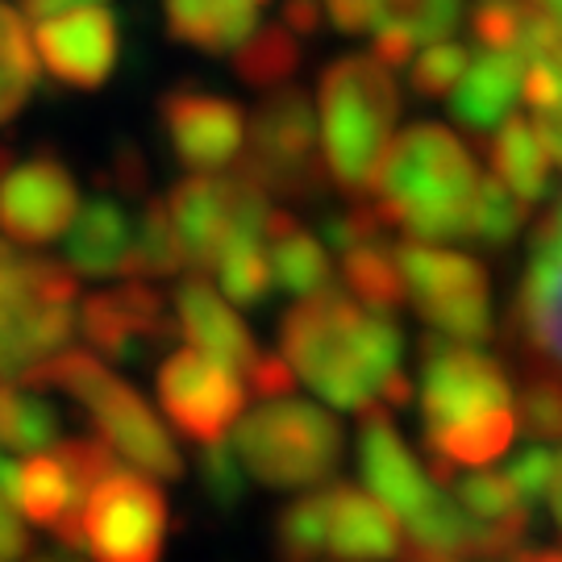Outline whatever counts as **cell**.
I'll use <instances>...</instances> for the list:
<instances>
[{
  "label": "cell",
  "instance_id": "e0dca14e",
  "mask_svg": "<svg viewBox=\"0 0 562 562\" xmlns=\"http://www.w3.org/2000/svg\"><path fill=\"white\" fill-rule=\"evenodd\" d=\"M359 467L362 480L371 487V496L392 513L413 525L425 513V504L434 501L438 483H429L422 462L413 459V450L401 442L396 425L383 417V408H362L359 425Z\"/></svg>",
  "mask_w": 562,
  "mask_h": 562
},
{
  "label": "cell",
  "instance_id": "44dd1931",
  "mask_svg": "<svg viewBox=\"0 0 562 562\" xmlns=\"http://www.w3.org/2000/svg\"><path fill=\"white\" fill-rule=\"evenodd\" d=\"M446 492H454V504L483 529L492 562L508 559L521 546L525 529H529V508H525L521 496L513 492V483L504 480L501 471H483V475H467V480L450 475Z\"/></svg>",
  "mask_w": 562,
  "mask_h": 562
},
{
  "label": "cell",
  "instance_id": "f907efd6",
  "mask_svg": "<svg viewBox=\"0 0 562 562\" xmlns=\"http://www.w3.org/2000/svg\"><path fill=\"white\" fill-rule=\"evenodd\" d=\"M508 562H562V550H513L508 554Z\"/></svg>",
  "mask_w": 562,
  "mask_h": 562
},
{
  "label": "cell",
  "instance_id": "83f0119b",
  "mask_svg": "<svg viewBox=\"0 0 562 562\" xmlns=\"http://www.w3.org/2000/svg\"><path fill=\"white\" fill-rule=\"evenodd\" d=\"M459 13L462 0H371V30H392L413 46H429L450 38Z\"/></svg>",
  "mask_w": 562,
  "mask_h": 562
},
{
  "label": "cell",
  "instance_id": "6da1fadb",
  "mask_svg": "<svg viewBox=\"0 0 562 562\" xmlns=\"http://www.w3.org/2000/svg\"><path fill=\"white\" fill-rule=\"evenodd\" d=\"M280 346L292 375L346 413L383 401V392L404 375L401 325L334 288L301 301L283 317Z\"/></svg>",
  "mask_w": 562,
  "mask_h": 562
},
{
  "label": "cell",
  "instance_id": "7bdbcfd3",
  "mask_svg": "<svg viewBox=\"0 0 562 562\" xmlns=\"http://www.w3.org/2000/svg\"><path fill=\"white\" fill-rule=\"evenodd\" d=\"M246 380L255 387V396H267V401H280V396H292V367L280 359V355H259V359L250 362V371H246Z\"/></svg>",
  "mask_w": 562,
  "mask_h": 562
},
{
  "label": "cell",
  "instance_id": "db71d44e",
  "mask_svg": "<svg viewBox=\"0 0 562 562\" xmlns=\"http://www.w3.org/2000/svg\"><path fill=\"white\" fill-rule=\"evenodd\" d=\"M4 176H9V150L0 146V180H4Z\"/></svg>",
  "mask_w": 562,
  "mask_h": 562
},
{
  "label": "cell",
  "instance_id": "d590c367",
  "mask_svg": "<svg viewBox=\"0 0 562 562\" xmlns=\"http://www.w3.org/2000/svg\"><path fill=\"white\" fill-rule=\"evenodd\" d=\"M104 304L113 308V317L121 322V329L138 346V355H146L150 346H162V341L176 334L162 296L150 292L146 283H125L117 292H104Z\"/></svg>",
  "mask_w": 562,
  "mask_h": 562
},
{
  "label": "cell",
  "instance_id": "ab89813d",
  "mask_svg": "<svg viewBox=\"0 0 562 562\" xmlns=\"http://www.w3.org/2000/svg\"><path fill=\"white\" fill-rule=\"evenodd\" d=\"M76 322H80L83 338L92 341L104 359H138V346L130 341V334H125V329H121V322L113 317V308L104 304V292H97V296H83Z\"/></svg>",
  "mask_w": 562,
  "mask_h": 562
},
{
  "label": "cell",
  "instance_id": "f5cc1de1",
  "mask_svg": "<svg viewBox=\"0 0 562 562\" xmlns=\"http://www.w3.org/2000/svg\"><path fill=\"white\" fill-rule=\"evenodd\" d=\"M34 562H80L76 554H42V559H34Z\"/></svg>",
  "mask_w": 562,
  "mask_h": 562
},
{
  "label": "cell",
  "instance_id": "ac0fdd59",
  "mask_svg": "<svg viewBox=\"0 0 562 562\" xmlns=\"http://www.w3.org/2000/svg\"><path fill=\"white\" fill-rule=\"evenodd\" d=\"M325 550L334 562H392L401 554V525L375 496L334 483L325 501Z\"/></svg>",
  "mask_w": 562,
  "mask_h": 562
},
{
  "label": "cell",
  "instance_id": "b9f144b4",
  "mask_svg": "<svg viewBox=\"0 0 562 562\" xmlns=\"http://www.w3.org/2000/svg\"><path fill=\"white\" fill-rule=\"evenodd\" d=\"M554 454H550V446H529L521 450L513 467L504 471V480L513 483V492L521 496L525 508H533V504L546 501V492H550V480H554Z\"/></svg>",
  "mask_w": 562,
  "mask_h": 562
},
{
  "label": "cell",
  "instance_id": "681fc988",
  "mask_svg": "<svg viewBox=\"0 0 562 562\" xmlns=\"http://www.w3.org/2000/svg\"><path fill=\"white\" fill-rule=\"evenodd\" d=\"M546 501H550L554 525L562 529V454H559V462H554V480H550V492H546Z\"/></svg>",
  "mask_w": 562,
  "mask_h": 562
},
{
  "label": "cell",
  "instance_id": "c3c4849f",
  "mask_svg": "<svg viewBox=\"0 0 562 562\" xmlns=\"http://www.w3.org/2000/svg\"><path fill=\"white\" fill-rule=\"evenodd\" d=\"M525 4L546 21V30H550L562 46V0H525Z\"/></svg>",
  "mask_w": 562,
  "mask_h": 562
},
{
  "label": "cell",
  "instance_id": "7dc6e473",
  "mask_svg": "<svg viewBox=\"0 0 562 562\" xmlns=\"http://www.w3.org/2000/svg\"><path fill=\"white\" fill-rule=\"evenodd\" d=\"M88 4H109V0H21V18L38 25V21H50L59 13H71V9H88Z\"/></svg>",
  "mask_w": 562,
  "mask_h": 562
},
{
  "label": "cell",
  "instance_id": "9f6ffc18",
  "mask_svg": "<svg viewBox=\"0 0 562 562\" xmlns=\"http://www.w3.org/2000/svg\"><path fill=\"white\" fill-rule=\"evenodd\" d=\"M255 4H259V0H255Z\"/></svg>",
  "mask_w": 562,
  "mask_h": 562
},
{
  "label": "cell",
  "instance_id": "9a60e30c",
  "mask_svg": "<svg viewBox=\"0 0 562 562\" xmlns=\"http://www.w3.org/2000/svg\"><path fill=\"white\" fill-rule=\"evenodd\" d=\"M42 67L67 88H101L117 63V18L109 4L71 9L34 25Z\"/></svg>",
  "mask_w": 562,
  "mask_h": 562
},
{
  "label": "cell",
  "instance_id": "d6a6232c",
  "mask_svg": "<svg viewBox=\"0 0 562 562\" xmlns=\"http://www.w3.org/2000/svg\"><path fill=\"white\" fill-rule=\"evenodd\" d=\"M34 80H38V63L25 38V25L9 4H0V125L25 109Z\"/></svg>",
  "mask_w": 562,
  "mask_h": 562
},
{
  "label": "cell",
  "instance_id": "2e32d148",
  "mask_svg": "<svg viewBox=\"0 0 562 562\" xmlns=\"http://www.w3.org/2000/svg\"><path fill=\"white\" fill-rule=\"evenodd\" d=\"M513 329H521L525 346L562 367V201L538 222L513 301Z\"/></svg>",
  "mask_w": 562,
  "mask_h": 562
},
{
  "label": "cell",
  "instance_id": "60d3db41",
  "mask_svg": "<svg viewBox=\"0 0 562 562\" xmlns=\"http://www.w3.org/2000/svg\"><path fill=\"white\" fill-rule=\"evenodd\" d=\"M201 480L209 501L222 504V508H238V501L246 496V471L234 450H225L222 442L209 446L201 459Z\"/></svg>",
  "mask_w": 562,
  "mask_h": 562
},
{
  "label": "cell",
  "instance_id": "4dcf8cb0",
  "mask_svg": "<svg viewBox=\"0 0 562 562\" xmlns=\"http://www.w3.org/2000/svg\"><path fill=\"white\" fill-rule=\"evenodd\" d=\"M521 92L533 109V130L542 138L546 155L562 167V46L546 50L525 67Z\"/></svg>",
  "mask_w": 562,
  "mask_h": 562
},
{
  "label": "cell",
  "instance_id": "e575fe53",
  "mask_svg": "<svg viewBox=\"0 0 562 562\" xmlns=\"http://www.w3.org/2000/svg\"><path fill=\"white\" fill-rule=\"evenodd\" d=\"M325 501L329 487H313L288 504L276 521V546L283 562H317L325 550Z\"/></svg>",
  "mask_w": 562,
  "mask_h": 562
},
{
  "label": "cell",
  "instance_id": "8d00e7d4",
  "mask_svg": "<svg viewBox=\"0 0 562 562\" xmlns=\"http://www.w3.org/2000/svg\"><path fill=\"white\" fill-rule=\"evenodd\" d=\"M213 267H217V280H222V296H229L234 304H262L267 292H271V283H276L262 238H246L225 246Z\"/></svg>",
  "mask_w": 562,
  "mask_h": 562
},
{
  "label": "cell",
  "instance_id": "5bb4252c",
  "mask_svg": "<svg viewBox=\"0 0 562 562\" xmlns=\"http://www.w3.org/2000/svg\"><path fill=\"white\" fill-rule=\"evenodd\" d=\"M76 180L59 159L38 155L0 180V229L21 246H46L76 222Z\"/></svg>",
  "mask_w": 562,
  "mask_h": 562
},
{
  "label": "cell",
  "instance_id": "7402d4cb",
  "mask_svg": "<svg viewBox=\"0 0 562 562\" xmlns=\"http://www.w3.org/2000/svg\"><path fill=\"white\" fill-rule=\"evenodd\" d=\"M130 241L134 229L125 222V209L113 196H92L83 204V213L71 225V238H67V271L71 276H117L130 255Z\"/></svg>",
  "mask_w": 562,
  "mask_h": 562
},
{
  "label": "cell",
  "instance_id": "484cf974",
  "mask_svg": "<svg viewBox=\"0 0 562 562\" xmlns=\"http://www.w3.org/2000/svg\"><path fill=\"white\" fill-rule=\"evenodd\" d=\"M471 34L483 50H513L525 63H533L538 55L559 46V38L546 30V21L525 0H475Z\"/></svg>",
  "mask_w": 562,
  "mask_h": 562
},
{
  "label": "cell",
  "instance_id": "bcb514c9",
  "mask_svg": "<svg viewBox=\"0 0 562 562\" xmlns=\"http://www.w3.org/2000/svg\"><path fill=\"white\" fill-rule=\"evenodd\" d=\"M25 546H30V533L21 529L9 501L0 496V562H18L21 554H25Z\"/></svg>",
  "mask_w": 562,
  "mask_h": 562
},
{
  "label": "cell",
  "instance_id": "9c48e42d",
  "mask_svg": "<svg viewBox=\"0 0 562 562\" xmlns=\"http://www.w3.org/2000/svg\"><path fill=\"white\" fill-rule=\"evenodd\" d=\"M401 267L404 292L417 313L442 338L483 341L492 334V304H487V271L471 255L434 250L425 241H404L392 250Z\"/></svg>",
  "mask_w": 562,
  "mask_h": 562
},
{
  "label": "cell",
  "instance_id": "d4e9b609",
  "mask_svg": "<svg viewBox=\"0 0 562 562\" xmlns=\"http://www.w3.org/2000/svg\"><path fill=\"white\" fill-rule=\"evenodd\" d=\"M167 34L196 50H234L255 30V0H162Z\"/></svg>",
  "mask_w": 562,
  "mask_h": 562
},
{
  "label": "cell",
  "instance_id": "3957f363",
  "mask_svg": "<svg viewBox=\"0 0 562 562\" xmlns=\"http://www.w3.org/2000/svg\"><path fill=\"white\" fill-rule=\"evenodd\" d=\"M480 188V171L467 142L434 121L408 125L387 142L367 183V204L383 225H401L417 241L467 238V217Z\"/></svg>",
  "mask_w": 562,
  "mask_h": 562
},
{
  "label": "cell",
  "instance_id": "f6af8a7d",
  "mask_svg": "<svg viewBox=\"0 0 562 562\" xmlns=\"http://www.w3.org/2000/svg\"><path fill=\"white\" fill-rule=\"evenodd\" d=\"M322 4L341 34H362V30H371V0H322Z\"/></svg>",
  "mask_w": 562,
  "mask_h": 562
},
{
  "label": "cell",
  "instance_id": "ee69618b",
  "mask_svg": "<svg viewBox=\"0 0 562 562\" xmlns=\"http://www.w3.org/2000/svg\"><path fill=\"white\" fill-rule=\"evenodd\" d=\"M322 21H325L322 0H288V4H283L280 25L288 30V34H296V38H313V34L322 30Z\"/></svg>",
  "mask_w": 562,
  "mask_h": 562
},
{
  "label": "cell",
  "instance_id": "11a10c76",
  "mask_svg": "<svg viewBox=\"0 0 562 562\" xmlns=\"http://www.w3.org/2000/svg\"><path fill=\"white\" fill-rule=\"evenodd\" d=\"M0 292H4V246H0Z\"/></svg>",
  "mask_w": 562,
  "mask_h": 562
},
{
  "label": "cell",
  "instance_id": "1f68e13d",
  "mask_svg": "<svg viewBox=\"0 0 562 562\" xmlns=\"http://www.w3.org/2000/svg\"><path fill=\"white\" fill-rule=\"evenodd\" d=\"M341 276H346V288L359 296L362 304L371 308H396L404 301V280L401 267L392 259V250L383 241H367V246H355L341 255Z\"/></svg>",
  "mask_w": 562,
  "mask_h": 562
},
{
  "label": "cell",
  "instance_id": "f1b7e54d",
  "mask_svg": "<svg viewBox=\"0 0 562 562\" xmlns=\"http://www.w3.org/2000/svg\"><path fill=\"white\" fill-rule=\"evenodd\" d=\"M180 241H176V229H171V217H167V201L150 196L142 204V222L134 229V241H130V255H125V267L121 276L130 280H146V276H171L180 271Z\"/></svg>",
  "mask_w": 562,
  "mask_h": 562
},
{
  "label": "cell",
  "instance_id": "f35d334b",
  "mask_svg": "<svg viewBox=\"0 0 562 562\" xmlns=\"http://www.w3.org/2000/svg\"><path fill=\"white\" fill-rule=\"evenodd\" d=\"M467 63H471V55L459 42H429L422 55H413V71H408L413 92L425 97V101H442V97L454 92V83L462 80Z\"/></svg>",
  "mask_w": 562,
  "mask_h": 562
},
{
  "label": "cell",
  "instance_id": "603a6c76",
  "mask_svg": "<svg viewBox=\"0 0 562 562\" xmlns=\"http://www.w3.org/2000/svg\"><path fill=\"white\" fill-rule=\"evenodd\" d=\"M483 150H487L492 176H496L517 201L533 204L550 192V155H546L533 121L504 117L501 125L487 134Z\"/></svg>",
  "mask_w": 562,
  "mask_h": 562
},
{
  "label": "cell",
  "instance_id": "cb8c5ba5",
  "mask_svg": "<svg viewBox=\"0 0 562 562\" xmlns=\"http://www.w3.org/2000/svg\"><path fill=\"white\" fill-rule=\"evenodd\" d=\"M262 246H267V259H271V276L292 292V296H317L329 288V259H325V246L308 229H304L292 213L271 209L267 225H262Z\"/></svg>",
  "mask_w": 562,
  "mask_h": 562
},
{
  "label": "cell",
  "instance_id": "52a82bcc",
  "mask_svg": "<svg viewBox=\"0 0 562 562\" xmlns=\"http://www.w3.org/2000/svg\"><path fill=\"white\" fill-rule=\"evenodd\" d=\"M234 450L241 471L267 487H313L338 467L341 429L317 404L280 396L241 417Z\"/></svg>",
  "mask_w": 562,
  "mask_h": 562
},
{
  "label": "cell",
  "instance_id": "ba28073f",
  "mask_svg": "<svg viewBox=\"0 0 562 562\" xmlns=\"http://www.w3.org/2000/svg\"><path fill=\"white\" fill-rule=\"evenodd\" d=\"M238 176L280 192L292 201H313L325 188L317 150V109L301 88H271V97L250 117V150L241 155Z\"/></svg>",
  "mask_w": 562,
  "mask_h": 562
},
{
  "label": "cell",
  "instance_id": "4fadbf2b",
  "mask_svg": "<svg viewBox=\"0 0 562 562\" xmlns=\"http://www.w3.org/2000/svg\"><path fill=\"white\" fill-rule=\"evenodd\" d=\"M159 117L171 150L180 155L183 167H196V171H222L246 146V113L234 101L201 92L192 83L171 88L162 97Z\"/></svg>",
  "mask_w": 562,
  "mask_h": 562
},
{
  "label": "cell",
  "instance_id": "ffe728a7",
  "mask_svg": "<svg viewBox=\"0 0 562 562\" xmlns=\"http://www.w3.org/2000/svg\"><path fill=\"white\" fill-rule=\"evenodd\" d=\"M525 67L529 63L513 50H480V59L467 63L462 80L450 92L454 121L475 134H492L504 117H513V104L521 101Z\"/></svg>",
  "mask_w": 562,
  "mask_h": 562
},
{
  "label": "cell",
  "instance_id": "d6986e66",
  "mask_svg": "<svg viewBox=\"0 0 562 562\" xmlns=\"http://www.w3.org/2000/svg\"><path fill=\"white\" fill-rule=\"evenodd\" d=\"M176 317H180L183 338L192 341L201 355L225 362L229 371H250V362L259 359V346L250 338V329L238 322V313L217 296L213 283L183 280L176 292Z\"/></svg>",
  "mask_w": 562,
  "mask_h": 562
},
{
  "label": "cell",
  "instance_id": "f546056e",
  "mask_svg": "<svg viewBox=\"0 0 562 562\" xmlns=\"http://www.w3.org/2000/svg\"><path fill=\"white\" fill-rule=\"evenodd\" d=\"M0 438L18 454H42L59 438V413L42 396H34L30 387L9 383L0 392Z\"/></svg>",
  "mask_w": 562,
  "mask_h": 562
},
{
  "label": "cell",
  "instance_id": "4316f807",
  "mask_svg": "<svg viewBox=\"0 0 562 562\" xmlns=\"http://www.w3.org/2000/svg\"><path fill=\"white\" fill-rule=\"evenodd\" d=\"M301 67V38L288 34L280 21L276 25H255L246 38L234 46V71L250 88H283Z\"/></svg>",
  "mask_w": 562,
  "mask_h": 562
},
{
  "label": "cell",
  "instance_id": "8fae6325",
  "mask_svg": "<svg viewBox=\"0 0 562 562\" xmlns=\"http://www.w3.org/2000/svg\"><path fill=\"white\" fill-rule=\"evenodd\" d=\"M80 533L97 562H159L167 542V501L146 475L113 467L83 501Z\"/></svg>",
  "mask_w": 562,
  "mask_h": 562
},
{
  "label": "cell",
  "instance_id": "836d02e7",
  "mask_svg": "<svg viewBox=\"0 0 562 562\" xmlns=\"http://www.w3.org/2000/svg\"><path fill=\"white\" fill-rule=\"evenodd\" d=\"M525 217H529V204L517 201L496 176H480L471 217H467V238L483 241V246H508L521 234Z\"/></svg>",
  "mask_w": 562,
  "mask_h": 562
},
{
  "label": "cell",
  "instance_id": "7c38bea8",
  "mask_svg": "<svg viewBox=\"0 0 562 562\" xmlns=\"http://www.w3.org/2000/svg\"><path fill=\"white\" fill-rule=\"evenodd\" d=\"M159 401L183 438L217 446L241 417L246 392L225 362L201 350H176L159 367Z\"/></svg>",
  "mask_w": 562,
  "mask_h": 562
},
{
  "label": "cell",
  "instance_id": "8992f818",
  "mask_svg": "<svg viewBox=\"0 0 562 562\" xmlns=\"http://www.w3.org/2000/svg\"><path fill=\"white\" fill-rule=\"evenodd\" d=\"M80 296L76 276L50 259H18L4 250V292H0V375L30 380L46 359H55L67 338Z\"/></svg>",
  "mask_w": 562,
  "mask_h": 562
},
{
  "label": "cell",
  "instance_id": "74e56055",
  "mask_svg": "<svg viewBox=\"0 0 562 562\" xmlns=\"http://www.w3.org/2000/svg\"><path fill=\"white\" fill-rule=\"evenodd\" d=\"M517 434H529L538 442L562 438V375L533 371L517 392Z\"/></svg>",
  "mask_w": 562,
  "mask_h": 562
},
{
  "label": "cell",
  "instance_id": "7a4b0ae2",
  "mask_svg": "<svg viewBox=\"0 0 562 562\" xmlns=\"http://www.w3.org/2000/svg\"><path fill=\"white\" fill-rule=\"evenodd\" d=\"M422 417L434 459L450 467H487L517 438L513 383L496 359L450 338L422 346Z\"/></svg>",
  "mask_w": 562,
  "mask_h": 562
},
{
  "label": "cell",
  "instance_id": "5b68a950",
  "mask_svg": "<svg viewBox=\"0 0 562 562\" xmlns=\"http://www.w3.org/2000/svg\"><path fill=\"white\" fill-rule=\"evenodd\" d=\"M30 387H63L71 401H80L92 413L97 438H101L113 454L138 467L155 480H180L183 454L171 442V434L150 413V404L142 401L130 383H121L97 355L83 350H59L55 359H46L30 375Z\"/></svg>",
  "mask_w": 562,
  "mask_h": 562
},
{
  "label": "cell",
  "instance_id": "30bf717a",
  "mask_svg": "<svg viewBox=\"0 0 562 562\" xmlns=\"http://www.w3.org/2000/svg\"><path fill=\"white\" fill-rule=\"evenodd\" d=\"M267 192L246 176H229V180H183L171 188L167 201V217L180 241V255L188 267H213L225 246L246 238H262L267 225Z\"/></svg>",
  "mask_w": 562,
  "mask_h": 562
},
{
  "label": "cell",
  "instance_id": "816d5d0a",
  "mask_svg": "<svg viewBox=\"0 0 562 562\" xmlns=\"http://www.w3.org/2000/svg\"><path fill=\"white\" fill-rule=\"evenodd\" d=\"M392 562H459V559H450V554H438V550H422V546H413L408 554H396Z\"/></svg>",
  "mask_w": 562,
  "mask_h": 562
},
{
  "label": "cell",
  "instance_id": "277c9868",
  "mask_svg": "<svg viewBox=\"0 0 562 562\" xmlns=\"http://www.w3.org/2000/svg\"><path fill=\"white\" fill-rule=\"evenodd\" d=\"M322 167L346 201H367L375 162L401 117V88L375 55H350L322 76Z\"/></svg>",
  "mask_w": 562,
  "mask_h": 562
}]
</instances>
